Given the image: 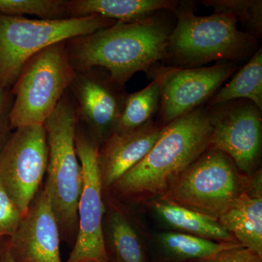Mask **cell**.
I'll return each instance as SVG.
<instances>
[{
  "instance_id": "cell-1",
  "label": "cell",
  "mask_w": 262,
  "mask_h": 262,
  "mask_svg": "<svg viewBox=\"0 0 262 262\" xmlns=\"http://www.w3.org/2000/svg\"><path fill=\"white\" fill-rule=\"evenodd\" d=\"M170 29L149 16L133 23H116L97 32L67 40L75 71L99 68L123 88L136 72H147L167 57Z\"/></svg>"
},
{
  "instance_id": "cell-2",
  "label": "cell",
  "mask_w": 262,
  "mask_h": 262,
  "mask_svg": "<svg viewBox=\"0 0 262 262\" xmlns=\"http://www.w3.org/2000/svg\"><path fill=\"white\" fill-rule=\"evenodd\" d=\"M211 132L208 112L203 108L176 119L164 126L145 158L110 190L134 199L161 196L208 149Z\"/></svg>"
},
{
  "instance_id": "cell-3",
  "label": "cell",
  "mask_w": 262,
  "mask_h": 262,
  "mask_svg": "<svg viewBox=\"0 0 262 262\" xmlns=\"http://www.w3.org/2000/svg\"><path fill=\"white\" fill-rule=\"evenodd\" d=\"M78 115L70 90L66 91L44 124L48 161L44 189L49 196L61 239L75 244L83 174L75 146Z\"/></svg>"
},
{
  "instance_id": "cell-4",
  "label": "cell",
  "mask_w": 262,
  "mask_h": 262,
  "mask_svg": "<svg viewBox=\"0 0 262 262\" xmlns=\"http://www.w3.org/2000/svg\"><path fill=\"white\" fill-rule=\"evenodd\" d=\"M66 42L44 48L24 63L11 89L14 97L10 114L13 130L29 125H44L70 89L76 71Z\"/></svg>"
},
{
  "instance_id": "cell-5",
  "label": "cell",
  "mask_w": 262,
  "mask_h": 262,
  "mask_svg": "<svg viewBox=\"0 0 262 262\" xmlns=\"http://www.w3.org/2000/svg\"><path fill=\"white\" fill-rule=\"evenodd\" d=\"M177 24L170 33L167 56L179 64L199 65L215 60L243 58L253 48L256 37L237 28L232 15L215 13L198 16L192 8L174 10Z\"/></svg>"
},
{
  "instance_id": "cell-6",
  "label": "cell",
  "mask_w": 262,
  "mask_h": 262,
  "mask_svg": "<svg viewBox=\"0 0 262 262\" xmlns=\"http://www.w3.org/2000/svg\"><path fill=\"white\" fill-rule=\"evenodd\" d=\"M116 22L98 15L44 20L0 15V88L12 89L26 61L44 48L108 28Z\"/></svg>"
},
{
  "instance_id": "cell-7",
  "label": "cell",
  "mask_w": 262,
  "mask_h": 262,
  "mask_svg": "<svg viewBox=\"0 0 262 262\" xmlns=\"http://www.w3.org/2000/svg\"><path fill=\"white\" fill-rule=\"evenodd\" d=\"M248 183L227 155L207 149L159 199L218 220Z\"/></svg>"
},
{
  "instance_id": "cell-8",
  "label": "cell",
  "mask_w": 262,
  "mask_h": 262,
  "mask_svg": "<svg viewBox=\"0 0 262 262\" xmlns=\"http://www.w3.org/2000/svg\"><path fill=\"white\" fill-rule=\"evenodd\" d=\"M75 146L82 166L83 186L77 208V238L67 262H111L103 235L104 204L98 161L99 145L79 123Z\"/></svg>"
},
{
  "instance_id": "cell-9",
  "label": "cell",
  "mask_w": 262,
  "mask_h": 262,
  "mask_svg": "<svg viewBox=\"0 0 262 262\" xmlns=\"http://www.w3.org/2000/svg\"><path fill=\"white\" fill-rule=\"evenodd\" d=\"M48 161L44 125L15 129L0 151V185L24 215L42 187Z\"/></svg>"
},
{
  "instance_id": "cell-10",
  "label": "cell",
  "mask_w": 262,
  "mask_h": 262,
  "mask_svg": "<svg viewBox=\"0 0 262 262\" xmlns=\"http://www.w3.org/2000/svg\"><path fill=\"white\" fill-rule=\"evenodd\" d=\"M261 110L251 101H229L208 112L212 132L208 149L227 155L247 174L257 166L261 151Z\"/></svg>"
},
{
  "instance_id": "cell-11",
  "label": "cell",
  "mask_w": 262,
  "mask_h": 262,
  "mask_svg": "<svg viewBox=\"0 0 262 262\" xmlns=\"http://www.w3.org/2000/svg\"><path fill=\"white\" fill-rule=\"evenodd\" d=\"M99 68L76 71L70 90L75 100L78 123L98 145L115 132L126 94Z\"/></svg>"
},
{
  "instance_id": "cell-12",
  "label": "cell",
  "mask_w": 262,
  "mask_h": 262,
  "mask_svg": "<svg viewBox=\"0 0 262 262\" xmlns=\"http://www.w3.org/2000/svg\"><path fill=\"white\" fill-rule=\"evenodd\" d=\"M233 63L206 68H162L155 71L159 84L161 116L164 125L191 113L211 98L232 75Z\"/></svg>"
},
{
  "instance_id": "cell-13",
  "label": "cell",
  "mask_w": 262,
  "mask_h": 262,
  "mask_svg": "<svg viewBox=\"0 0 262 262\" xmlns=\"http://www.w3.org/2000/svg\"><path fill=\"white\" fill-rule=\"evenodd\" d=\"M59 228L49 196L41 187L6 246L15 262H62Z\"/></svg>"
},
{
  "instance_id": "cell-14",
  "label": "cell",
  "mask_w": 262,
  "mask_h": 262,
  "mask_svg": "<svg viewBox=\"0 0 262 262\" xmlns=\"http://www.w3.org/2000/svg\"><path fill=\"white\" fill-rule=\"evenodd\" d=\"M164 126L150 122L125 134L113 133L99 146L98 161L103 190H110L145 158L161 136Z\"/></svg>"
},
{
  "instance_id": "cell-15",
  "label": "cell",
  "mask_w": 262,
  "mask_h": 262,
  "mask_svg": "<svg viewBox=\"0 0 262 262\" xmlns=\"http://www.w3.org/2000/svg\"><path fill=\"white\" fill-rule=\"evenodd\" d=\"M218 221L237 243L262 257L261 173L249 181Z\"/></svg>"
},
{
  "instance_id": "cell-16",
  "label": "cell",
  "mask_w": 262,
  "mask_h": 262,
  "mask_svg": "<svg viewBox=\"0 0 262 262\" xmlns=\"http://www.w3.org/2000/svg\"><path fill=\"white\" fill-rule=\"evenodd\" d=\"M172 0H67L69 18L98 15L122 23L144 20L160 10L174 11Z\"/></svg>"
},
{
  "instance_id": "cell-17",
  "label": "cell",
  "mask_w": 262,
  "mask_h": 262,
  "mask_svg": "<svg viewBox=\"0 0 262 262\" xmlns=\"http://www.w3.org/2000/svg\"><path fill=\"white\" fill-rule=\"evenodd\" d=\"M153 207L160 218L182 233L216 242L237 243L218 220L211 216L163 200L155 201Z\"/></svg>"
},
{
  "instance_id": "cell-18",
  "label": "cell",
  "mask_w": 262,
  "mask_h": 262,
  "mask_svg": "<svg viewBox=\"0 0 262 262\" xmlns=\"http://www.w3.org/2000/svg\"><path fill=\"white\" fill-rule=\"evenodd\" d=\"M106 220L103 235L110 261L147 262L140 239L126 215L112 209Z\"/></svg>"
},
{
  "instance_id": "cell-19",
  "label": "cell",
  "mask_w": 262,
  "mask_h": 262,
  "mask_svg": "<svg viewBox=\"0 0 262 262\" xmlns=\"http://www.w3.org/2000/svg\"><path fill=\"white\" fill-rule=\"evenodd\" d=\"M247 100L262 108V50L256 52L252 58L225 87L210 100L209 107L232 101Z\"/></svg>"
},
{
  "instance_id": "cell-20",
  "label": "cell",
  "mask_w": 262,
  "mask_h": 262,
  "mask_svg": "<svg viewBox=\"0 0 262 262\" xmlns=\"http://www.w3.org/2000/svg\"><path fill=\"white\" fill-rule=\"evenodd\" d=\"M158 241L165 257L172 262L196 261L241 245L216 242L180 232H163Z\"/></svg>"
},
{
  "instance_id": "cell-21",
  "label": "cell",
  "mask_w": 262,
  "mask_h": 262,
  "mask_svg": "<svg viewBox=\"0 0 262 262\" xmlns=\"http://www.w3.org/2000/svg\"><path fill=\"white\" fill-rule=\"evenodd\" d=\"M160 89L154 80L145 89L126 94L115 134L130 132L151 122L160 103Z\"/></svg>"
},
{
  "instance_id": "cell-22",
  "label": "cell",
  "mask_w": 262,
  "mask_h": 262,
  "mask_svg": "<svg viewBox=\"0 0 262 262\" xmlns=\"http://www.w3.org/2000/svg\"><path fill=\"white\" fill-rule=\"evenodd\" d=\"M0 15H34L44 20L69 19L67 0H0Z\"/></svg>"
},
{
  "instance_id": "cell-23",
  "label": "cell",
  "mask_w": 262,
  "mask_h": 262,
  "mask_svg": "<svg viewBox=\"0 0 262 262\" xmlns=\"http://www.w3.org/2000/svg\"><path fill=\"white\" fill-rule=\"evenodd\" d=\"M206 6L214 8L215 13L232 15L246 25L248 33L257 37L262 31L261 0H207Z\"/></svg>"
},
{
  "instance_id": "cell-24",
  "label": "cell",
  "mask_w": 262,
  "mask_h": 262,
  "mask_svg": "<svg viewBox=\"0 0 262 262\" xmlns=\"http://www.w3.org/2000/svg\"><path fill=\"white\" fill-rule=\"evenodd\" d=\"M24 215L18 206L0 185V237H12Z\"/></svg>"
},
{
  "instance_id": "cell-25",
  "label": "cell",
  "mask_w": 262,
  "mask_h": 262,
  "mask_svg": "<svg viewBox=\"0 0 262 262\" xmlns=\"http://www.w3.org/2000/svg\"><path fill=\"white\" fill-rule=\"evenodd\" d=\"M13 101L11 89L0 88V151L14 130L10 121Z\"/></svg>"
},
{
  "instance_id": "cell-26",
  "label": "cell",
  "mask_w": 262,
  "mask_h": 262,
  "mask_svg": "<svg viewBox=\"0 0 262 262\" xmlns=\"http://www.w3.org/2000/svg\"><path fill=\"white\" fill-rule=\"evenodd\" d=\"M194 262H262L261 256L242 245L229 248L210 256L196 260Z\"/></svg>"
},
{
  "instance_id": "cell-27",
  "label": "cell",
  "mask_w": 262,
  "mask_h": 262,
  "mask_svg": "<svg viewBox=\"0 0 262 262\" xmlns=\"http://www.w3.org/2000/svg\"><path fill=\"white\" fill-rule=\"evenodd\" d=\"M6 239L0 249V262H15L7 248Z\"/></svg>"
},
{
  "instance_id": "cell-28",
  "label": "cell",
  "mask_w": 262,
  "mask_h": 262,
  "mask_svg": "<svg viewBox=\"0 0 262 262\" xmlns=\"http://www.w3.org/2000/svg\"><path fill=\"white\" fill-rule=\"evenodd\" d=\"M6 238H3V237H0V249H1L2 246L4 244V242Z\"/></svg>"
},
{
  "instance_id": "cell-29",
  "label": "cell",
  "mask_w": 262,
  "mask_h": 262,
  "mask_svg": "<svg viewBox=\"0 0 262 262\" xmlns=\"http://www.w3.org/2000/svg\"><path fill=\"white\" fill-rule=\"evenodd\" d=\"M111 261V262H115V261Z\"/></svg>"
}]
</instances>
